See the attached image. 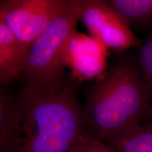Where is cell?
<instances>
[{
  "label": "cell",
  "instance_id": "1",
  "mask_svg": "<svg viewBox=\"0 0 152 152\" xmlns=\"http://www.w3.org/2000/svg\"><path fill=\"white\" fill-rule=\"evenodd\" d=\"M77 82L65 74L16 96L0 94V152H69L85 130Z\"/></svg>",
  "mask_w": 152,
  "mask_h": 152
},
{
  "label": "cell",
  "instance_id": "2",
  "mask_svg": "<svg viewBox=\"0 0 152 152\" xmlns=\"http://www.w3.org/2000/svg\"><path fill=\"white\" fill-rule=\"evenodd\" d=\"M151 92L141 72L128 62L112 66L85 92V131L102 140L145 118Z\"/></svg>",
  "mask_w": 152,
  "mask_h": 152
},
{
  "label": "cell",
  "instance_id": "3",
  "mask_svg": "<svg viewBox=\"0 0 152 152\" xmlns=\"http://www.w3.org/2000/svg\"><path fill=\"white\" fill-rule=\"evenodd\" d=\"M80 0H69L30 47L20 77L24 87L48 84L65 75L64 49L80 20Z\"/></svg>",
  "mask_w": 152,
  "mask_h": 152
},
{
  "label": "cell",
  "instance_id": "4",
  "mask_svg": "<svg viewBox=\"0 0 152 152\" xmlns=\"http://www.w3.org/2000/svg\"><path fill=\"white\" fill-rule=\"evenodd\" d=\"M69 0H1L0 20L14 37L30 47Z\"/></svg>",
  "mask_w": 152,
  "mask_h": 152
},
{
  "label": "cell",
  "instance_id": "5",
  "mask_svg": "<svg viewBox=\"0 0 152 152\" xmlns=\"http://www.w3.org/2000/svg\"><path fill=\"white\" fill-rule=\"evenodd\" d=\"M80 20L106 49L123 51L140 45L129 25L104 0H80Z\"/></svg>",
  "mask_w": 152,
  "mask_h": 152
},
{
  "label": "cell",
  "instance_id": "6",
  "mask_svg": "<svg viewBox=\"0 0 152 152\" xmlns=\"http://www.w3.org/2000/svg\"><path fill=\"white\" fill-rule=\"evenodd\" d=\"M107 49L92 36L74 31L64 49L63 60L77 83L97 80L107 71Z\"/></svg>",
  "mask_w": 152,
  "mask_h": 152
},
{
  "label": "cell",
  "instance_id": "7",
  "mask_svg": "<svg viewBox=\"0 0 152 152\" xmlns=\"http://www.w3.org/2000/svg\"><path fill=\"white\" fill-rule=\"evenodd\" d=\"M30 47L20 42L0 20V82L11 83L20 77L27 59Z\"/></svg>",
  "mask_w": 152,
  "mask_h": 152
},
{
  "label": "cell",
  "instance_id": "8",
  "mask_svg": "<svg viewBox=\"0 0 152 152\" xmlns=\"http://www.w3.org/2000/svg\"><path fill=\"white\" fill-rule=\"evenodd\" d=\"M102 141L116 152H152V132L140 123Z\"/></svg>",
  "mask_w": 152,
  "mask_h": 152
},
{
  "label": "cell",
  "instance_id": "9",
  "mask_svg": "<svg viewBox=\"0 0 152 152\" xmlns=\"http://www.w3.org/2000/svg\"><path fill=\"white\" fill-rule=\"evenodd\" d=\"M129 26L140 24L152 19V0H105Z\"/></svg>",
  "mask_w": 152,
  "mask_h": 152
},
{
  "label": "cell",
  "instance_id": "10",
  "mask_svg": "<svg viewBox=\"0 0 152 152\" xmlns=\"http://www.w3.org/2000/svg\"><path fill=\"white\" fill-rule=\"evenodd\" d=\"M69 152H116L110 146L84 131Z\"/></svg>",
  "mask_w": 152,
  "mask_h": 152
},
{
  "label": "cell",
  "instance_id": "11",
  "mask_svg": "<svg viewBox=\"0 0 152 152\" xmlns=\"http://www.w3.org/2000/svg\"><path fill=\"white\" fill-rule=\"evenodd\" d=\"M141 73L152 96V32L140 53Z\"/></svg>",
  "mask_w": 152,
  "mask_h": 152
},
{
  "label": "cell",
  "instance_id": "12",
  "mask_svg": "<svg viewBox=\"0 0 152 152\" xmlns=\"http://www.w3.org/2000/svg\"><path fill=\"white\" fill-rule=\"evenodd\" d=\"M145 123L143 125H142L144 128H146L147 130H149L150 132H152V107L151 110H150L149 113H148V115L145 117Z\"/></svg>",
  "mask_w": 152,
  "mask_h": 152
}]
</instances>
